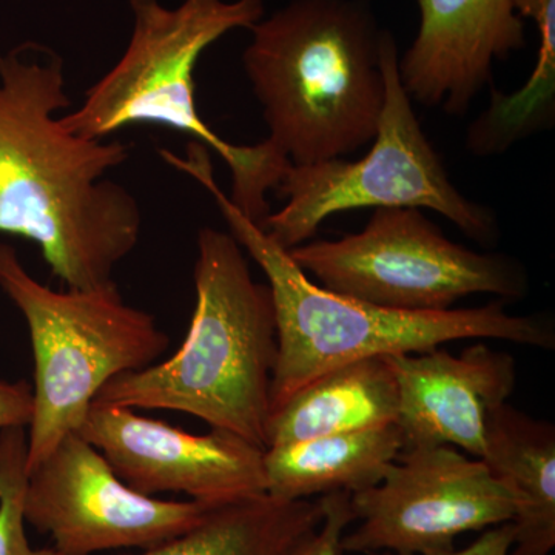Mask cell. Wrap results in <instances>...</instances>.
<instances>
[{
  "instance_id": "6da1fadb",
  "label": "cell",
  "mask_w": 555,
  "mask_h": 555,
  "mask_svg": "<svg viewBox=\"0 0 555 555\" xmlns=\"http://www.w3.org/2000/svg\"><path fill=\"white\" fill-rule=\"evenodd\" d=\"M69 105L60 54L36 43L0 54V233L33 241L68 288H96L137 248L142 214L105 178L129 147L69 131Z\"/></svg>"
},
{
  "instance_id": "7a4b0ae2",
  "label": "cell",
  "mask_w": 555,
  "mask_h": 555,
  "mask_svg": "<svg viewBox=\"0 0 555 555\" xmlns=\"http://www.w3.org/2000/svg\"><path fill=\"white\" fill-rule=\"evenodd\" d=\"M166 163L185 171L217 201L230 233L268 278L275 306L278 357L270 414L312 379L367 358L422 353L460 339H499L554 349L553 323L542 315H511L503 301L481 308L403 312L343 297L318 286L215 181L210 153L190 142L184 158L169 150Z\"/></svg>"
},
{
  "instance_id": "3957f363",
  "label": "cell",
  "mask_w": 555,
  "mask_h": 555,
  "mask_svg": "<svg viewBox=\"0 0 555 555\" xmlns=\"http://www.w3.org/2000/svg\"><path fill=\"white\" fill-rule=\"evenodd\" d=\"M248 31L244 72L268 141L292 166L343 158L374 139L386 86L369 0H291Z\"/></svg>"
},
{
  "instance_id": "277c9868",
  "label": "cell",
  "mask_w": 555,
  "mask_h": 555,
  "mask_svg": "<svg viewBox=\"0 0 555 555\" xmlns=\"http://www.w3.org/2000/svg\"><path fill=\"white\" fill-rule=\"evenodd\" d=\"M196 248L195 310L178 352L113 378L93 404L184 412L266 451L278 357L272 292L254 280L232 233L201 229Z\"/></svg>"
},
{
  "instance_id": "5b68a950",
  "label": "cell",
  "mask_w": 555,
  "mask_h": 555,
  "mask_svg": "<svg viewBox=\"0 0 555 555\" xmlns=\"http://www.w3.org/2000/svg\"><path fill=\"white\" fill-rule=\"evenodd\" d=\"M133 30L122 56L86 91L82 104L62 115L69 131L105 139L137 124L170 127L218 153L232 175L229 199L255 224L270 215L275 192L291 163L272 144L235 145L201 118L195 68L208 47L233 30H250L266 16L264 0H127Z\"/></svg>"
},
{
  "instance_id": "8992f818",
  "label": "cell",
  "mask_w": 555,
  "mask_h": 555,
  "mask_svg": "<svg viewBox=\"0 0 555 555\" xmlns=\"http://www.w3.org/2000/svg\"><path fill=\"white\" fill-rule=\"evenodd\" d=\"M0 288L24 317L35 357L27 474L65 437L79 433L102 387L152 366L169 337L155 317L129 305L116 283L54 291L0 244Z\"/></svg>"
},
{
  "instance_id": "52a82bcc",
  "label": "cell",
  "mask_w": 555,
  "mask_h": 555,
  "mask_svg": "<svg viewBox=\"0 0 555 555\" xmlns=\"http://www.w3.org/2000/svg\"><path fill=\"white\" fill-rule=\"evenodd\" d=\"M398 56L392 33L383 30L379 65L386 96L367 155L360 160L291 164L284 171L275 192L286 204L259 224L284 250L308 243L327 218L358 208H429L467 238L480 244L499 240L494 214L452 184L443 160L420 126L401 83Z\"/></svg>"
},
{
  "instance_id": "ba28073f",
  "label": "cell",
  "mask_w": 555,
  "mask_h": 555,
  "mask_svg": "<svg viewBox=\"0 0 555 555\" xmlns=\"http://www.w3.org/2000/svg\"><path fill=\"white\" fill-rule=\"evenodd\" d=\"M318 286L403 312H441L469 295L524 299L528 275L516 259L478 254L448 240L420 208H375L366 228L288 250Z\"/></svg>"
},
{
  "instance_id": "9c48e42d",
  "label": "cell",
  "mask_w": 555,
  "mask_h": 555,
  "mask_svg": "<svg viewBox=\"0 0 555 555\" xmlns=\"http://www.w3.org/2000/svg\"><path fill=\"white\" fill-rule=\"evenodd\" d=\"M360 525L343 553L437 555L456 537L509 524L516 500L481 459L451 447L403 449L377 486L350 494Z\"/></svg>"
},
{
  "instance_id": "30bf717a",
  "label": "cell",
  "mask_w": 555,
  "mask_h": 555,
  "mask_svg": "<svg viewBox=\"0 0 555 555\" xmlns=\"http://www.w3.org/2000/svg\"><path fill=\"white\" fill-rule=\"evenodd\" d=\"M215 506L134 491L79 433L27 474L24 518L64 555L149 550L206 518Z\"/></svg>"
},
{
  "instance_id": "8fae6325",
  "label": "cell",
  "mask_w": 555,
  "mask_h": 555,
  "mask_svg": "<svg viewBox=\"0 0 555 555\" xmlns=\"http://www.w3.org/2000/svg\"><path fill=\"white\" fill-rule=\"evenodd\" d=\"M79 434L144 495L222 506L266 494L264 449L229 430L195 436L134 409L91 404Z\"/></svg>"
},
{
  "instance_id": "7c38bea8",
  "label": "cell",
  "mask_w": 555,
  "mask_h": 555,
  "mask_svg": "<svg viewBox=\"0 0 555 555\" xmlns=\"http://www.w3.org/2000/svg\"><path fill=\"white\" fill-rule=\"evenodd\" d=\"M387 361L397 379L396 425L404 449L456 447L481 459L489 412L507 403L516 387L514 357L478 343L459 356L437 347Z\"/></svg>"
},
{
  "instance_id": "4fadbf2b",
  "label": "cell",
  "mask_w": 555,
  "mask_h": 555,
  "mask_svg": "<svg viewBox=\"0 0 555 555\" xmlns=\"http://www.w3.org/2000/svg\"><path fill=\"white\" fill-rule=\"evenodd\" d=\"M416 38L398 56L401 83L412 102L462 116L492 80L495 61L524 50V20L513 0H415Z\"/></svg>"
},
{
  "instance_id": "5bb4252c",
  "label": "cell",
  "mask_w": 555,
  "mask_h": 555,
  "mask_svg": "<svg viewBox=\"0 0 555 555\" xmlns=\"http://www.w3.org/2000/svg\"><path fill=\"white\" fill-rule=\"evenodd\" d=\"M481 460L516 500L511 555H550L555 546V427L511 404L486 420Z\"/></svg>"
},
{
  "instance_id": "9a60e30c",
  "label": "cell",
  "mask_w": 555,
  "mask_h": 555,
  "mask_svg": "<svg viewBox=\"0 0 555 555\" xmlns=\"http://www.w3.org/2000/svg\"><path fill=\"white\" fill-rule=\"evenodd\" d=\"M397 415L398 386L387 357L353 361L312 379L270 414L268 448L392 425Z\"/></svg>"
},
{
  "instance_id": "2e32d148",
  "label": "cell",
  "mask_w": 555,
  "mask_h": 555,
  "mask_svg": "<svg viewBox=\"0 0 555 555\" xmlns=\"http://www.w3.org/2000/svg\"><path fill=\"white\" fill-rule=\"evenodd\" d=\"M403 449L396 423L268 448L266 494L291 502L334 492L356 494L377 486Z\"/></svg>"
},
{
  "instance_id": "e0dca14e",
  "label": "cell",
  "mask_w": 555,
  "mask_h": 555,
  "mask_svg": "<svg viewBox=\"0 0 555 555\" xmlns=\"http://www.w3.org/2000/svg\"><path fill=\"white\" fill-rule=\"evenodd\" d=\"M323 521L321 500L262 494L215 506L195 528L122 555H284Z\"/></svg>"
},
{
  "instance_id": "ac0fdd59",
  "label": "cell",
  "mask_w": 555,
  "mask_h": 555,
  "mask_svg": "<svg viewBox=\"0 0 555 555\" xmlns=\"http://www.w3.org/2000/svg\"><path fill=\"white\" fill-rule=\"evenodd\" d=\"M27 429L13 427L0 434V555H64L35 547L27 535L24 494L27 486Z\"/></svg>"
},
{
  "instance_id": "d6986e66",
  "label": "cell",
  "mask_w": 555,
  "mask_h": 555,
  "mask_svg": "<svg viewBox=\"0 0 555 555\" xmlns=\"http://www.w3.org/2000/svg\"><path fill=\"white\" fill-rule=\"evenodd\" d=\"M323 521L315 531L291 547L284 555H341V539L352 521L357 520L350 505V494L334 492L321 496Z\"/></svg>"
},
{
  "instance_id": "ffe728a7",
  "label": "cell",
  "mask_w": 555,
  "mask_h": 555,
  "mask_svg": "<svg viewBox=\"0 0 555 555\" xmlns=\"http://www.w3.org/2000/svg\"><path fill=\"white\" fill-rule=\"evenodd\" d=\"M33 418V386L25 379H0V434L13 427L27 429Z\"/></svg>"
},
{
  "instance_id": "44dd1931",
  "label": "cell",
  "mask_w": 555,
  "mask_h": 555,
  "mask_svg": "<svg viewBox=\"0 0 555 555\" xmlns=\"http://www.w3.org/2000/svg\"><path fill=\"white\" fill-rule=\"evenodd\" d=\"M514 546V526L503 524L494 528L485 529L476 542L462 551H449L437 555H511ZM364 555H393L390 553H369Z\"/></svg>"
}]
</instances>
